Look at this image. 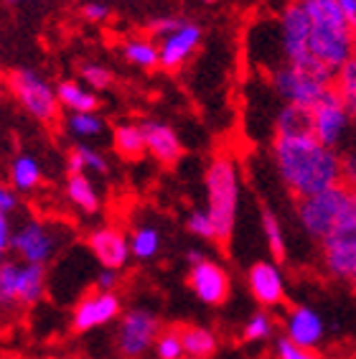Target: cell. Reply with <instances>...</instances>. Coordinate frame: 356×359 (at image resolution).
<instances>
[{
    "instance_id": "6da1fadb",
    "label": "cell",
    "mask_w": 356,
    "mask_h": 359,
    "mask_svg": "<svg viewBox=\"0 0 356 359\" xmlns=\"http://www.w3.org/2000/svg\"><path fill=\"white\" fill-rule=\"evenodd\" d=\"M270 153L275 171L293 199H306L341 184L338 151L323 145L313 135H273Z\"/></svg>"
},
{
    "instance_id": "7a4b0ae2",
    "label": "cell",
    "mask_w": 356,
    "mask_h": 359,
    "mask_svg": "<svg viewBox=\"0 0 356 359\" xmlns=\"http://www.w3.org/2000/svg\"><path fill=\"white\" fill-rule=\"evenodd\" d=\"M310 18V54L331 69H338L356 54V31L346 21L338 0H301Z\"/></svg>"
},
{
    "instance_id": "3957f363",
    "label": "cell",
    "mask_w": 356,
    "mask_h": 359,
    "mask_svg": "<svg viewBox=\"0 0 356 359\" xmlns=\"http://www.w3.org/2000/svg\"><path fill=\"white\" fill-rule=\"evenodd\" d=\"M206 212L217 229V242L226 245L232 240L240 212V168L229 153H217L204 171Z\"/></svg>"
},
{
    "instance_id": "277c9868",
    "label": "cell",
    "mask_w": 356,
    "mask_h": 359,
    "mask_svg": "<svg viewBox=\"0 0 356 359\" xmlns=\"http://www.w3.org/2000/svg\"><path fill=\"white\" fill-rule=\"evenodd\" d=\"M3 79H6V90L11 92V97L31 118L43 125L56 123L62 104L56 97V87L46 82V76L41 72L28 69V67H15V69H8Z\"/></svg>"
},
{
    "instance_id": "5b68a950",
    "label": "cell",
    "mask_w": 356,
    "mask_h": 359,
    "mask_svg": "<svg viewBox=\"0 0 356 359\" xmlns=\"http://www.w3.org/2000/svg\"><path fill=\"white\" fill-rule=\"evenodd\" d=\"M349 187H331L321 194L306 196V199H295V217L298 224L313 242H323L336 227V222L341 217L343 201H346Z\"/></svg>"
},
{
    "instance_id": "8992f818",
    "label": "cell",
    "mask_w": 356,
    "mask_h": 359,
    "mask_svg": "<svg viewBox=\"0 0 356 359\" xmlns=\"http://www.w3.org/2000/svg\"><path fill=\"white\" fill-rule=\"evenodd\" d=\"M160 329V316L145 306H135L120 313V324H117V352L125 359H140L156 346Z\"/></svg>"
},
{
    "instance_id": "52a82bcc",
    "label": "cell",
    "mask_w": 356,
    "mask_h": 359,
    "mask_svg": "<svg viewBox=\"0 0 356 359\" xmlns=\"http://www.w3.org/2000/svg\"><path fill=\"white\" fill-rule=\"evenodd\" d=\"M267 76H270V87L282 102L301 104V107H308V110H313L315 104L334 90L331 82H323V79L298 69L293 64H275Z\"/></svg>"
},
{
    "instance_id": "ba28073f",
    "label": "cell",
    "mask_w": 356,
    "mask_h": 359,
    "mask_svg": "<svg viewBox=\"0 0 356 359\" xmlns=\"http://www.w3.org/2000/svg\"><path fill=\"white\" fill-rule=\"evenodd\" d=\"M11 250L21 263L48 265L62 250V232L43 219H26L18 229H13Z\"/></svg>"
},
{
    "instance_id": "9c48e42d",
    "label": "cell",
    "mask_w": 356,
    "mask_h": 359,
    "mask_svg": "<svg viewBox=\"0 0 356 359\" xmlns=\"http://www.w3.org/2000/svg\"><path fill=\"white\" fill-rule=\"evenodd\" d=\"M310 112H313L315 140H321L323 145H329L334 151H341L343 145L351 140V133L356 130V125L351 120L349 110H346V104H343L341 95L336 92V87Z\"/></svg>"
},
{
    "instance_id": "30bf717a",
    "label": "cell",
    "mask_w": 356,
    "mask_h": 359,
    "mask_svg": "<svg viewBox=\"0 0 356 359\" xmlns=\"http://www.w3.org/2000/svg\"><path fill=\"white\" fill-rule=\"evenodd\" d=\"M310 18L301 0H290L278 15V41H280V64H303L310 56Z\"/></svg>"
},
{
    "instance_id": "8fae6325",
    "label": "cell",
    "mask_w": 356,
    "mask_h": 359,
    "mask_svg": "<svg viewBox=\"0 0 356 359\" xmlns=\"http://www.w3.org/2000/svg\"><path fill=\"white\" fill-rule=\"evenodd\" d=\"M318 245H321L323 270L334 280L349 283L356 265V222H336L331 235Z\"/></svg>"
},
{
    "instance_id": "7c38bea8",
    "label": "cell",
    "mask_w": 356,
    "mask_h": 359,
    "mask_svg": "<svg viewBox=\"0 0 356 359\" xmlns=\"http://www.w3.org/2000/svg\"><path fill=\"white\" fill-rule=\"evenodd\" d=\"M123 313V301L115 290H92L74 306L71 311V329L76 334L95 332L100 326L110 324Z\"/></svg>"
},
{
    "instance_id": "4fadbf2b",
    "label": "cell",
    "mask_w": 356,
    "mask_h": 359,
    "mask_svg": "<svg viewBox=\"0 0 356 359\" xmlns=\"http://www.w3.org/2000/svg\"><path fill=\"white\" fill-rule=\"evenodd\" d=\"M186 285L191 288V293L199 298L201 304L217 309V306H224L226 301H229V293H232V276H229V270L221 263L206 260V263L189 268Z\"/></svg>"
},
{
    "instance_id": "5bb4252c",
    "label": "cell",
    "mask_w": 356,
    "mask_h": 359,
    "mask_svg": "<svg viewBox=\"0 0 356 359\" xmlns=\"http://www.w3.org/2000/svg\"><path fill=\"white\" fill-rule=\"evenodd\" d=\"M247 288L260 309H278L285 304V276L280 263L275 260H257L247 270Z\"/></svg>"
},
{
    "instance_id": "9a60e30c",
    "label": "cell",
    "mask_w": 356,
    "mask_h": 359,
    "mask_svg": "<svg viewBox=\"0 0 356 359\" xmlns=\"http://www.w3.org/2000/svg\"><path fill=\"white\" fill-rule=\"evenodd\" d=\"M87 248L100 263V268H112L123 270L130 263L132 250H130V237L125 235L123 229L112 227H97L87 235Z\"/></svg>"
},
{
    "instance_id": "2e32d148",
    "label": "cell",
    "mask_w": 356,
    "mask_h": 359,
    "mask_svg": "<svg viewBox=\"0 0 356 359\" xmlns=\"http://www.w3.org/2000/svg\"><path fill=\"white\" fill-rule=\"evenodd\" d=\"M201 43V26L191 21H184L173 34L160 39V69L165 72H178L189 59L193 56V51Z\"/></svg>"
},
{
    "instance_id": "e0dca14e",
    "label": "cell",
    "mask_w": 356,
    "mask_h": 359,
    "mask_svg": "<svg viewBox=\"0 0 356 359\" xmlns=\"http://www.w3.org/2000/svg\"><path fill=\"white\" fill-rule=\"evenodd\" d=\"M282 329H285V337H288L290 341H295V344H301V346H308V349H315V346L323 341V337H326L323 316L315 311V309L303 306V304L290 309Z\"/></svg>"
},
{
    "instance_id": "ac0fdd59",
    "label": "cell",
    "mask_w": 356,
    "mask_h": 359,
    "mask_svg": "<svg viewBox=\"0 0 356 359\" xmlns=\"http://www.w3.org/2000/svg\"><path fill=\"white\" fill-rule=\"evenodd\" d=\"M140 125H143L148 156H153L160 166H176L178 161L184 158V143L171 125L160 123V120H145Z\"/></svg>"
},
{
    "instance_id": "d6986e66",
    "label": "cell",
    "mask_w": 356,
    "mask_h": 359,
    "mask_svg": "<svg viewBox=\"0 0 356 359\" xmlns=\"http://www.w3.org/2000/svg\"><path fill=\"white\" fill-rule=\"evenodd\" d=\"M273 128L275 135H282V138L313 135V112L308 107H301V104L282 102V107L273 120Z\"/></svg>"
},
{
    "instance_id": "ffe728a7",
    "label": "cell",
    "mask_w": 356,
    "mask_h": 359,
    "mask_svg": "<svg viewBox=\"0 0 356 359\" xmlns=\"http://www.w3.org/2000/svg\"><path fill=\"white\" fill-rule=\"evenodd\" d=\"M181 334V344H184L186 359H212L219 349V339L212 329L196 324H181L178 326Z\"/></svg>"
},
{
    "instance_id": "44dd1931",
    "label": "cell",
    "mask_w": 356,
    "mask_h": 359,
    "mask_svg": "<svg viewBox=\"0 0 356 359\" xmlns=\"http://www.w3.org/2000/svg\"><path fill=\"white\" fill-rule=\"evenodd\" d=\"M8 181H11V187L18 194L36 191L43 181V171H41L39 158L31 156V153H18V156L11 161V166H8Z\"/></svg>"
},
{
    "instance_id": "7402d4cb",
    "label": "cell",
    "mask_w": 356,
    "mask_h": 359,
    "mask_svg": "<svg viewBox=\"0 0 356 359\" xmlns=\"http://www.w3.org/2000/svg\"><path fill=\"white\" fill-rule=\"evenodd\" d=\"M56 97L67 112H97L100 110V97L97 92H92L89 87H84L82 82L74 79H64L56 87Z\"/></svg>"
},
{
    "instance_id": "603a6c76",
    "label": "cell",
    "mask_w": 356,
    "mask_h": 359,
    "mask_svg": "<svg viewBox=\"0 0 356 359\" xmlns=\"http://www.w3.org/2000/svg\"><path fill=\"white\" fill-rule=\"evenodd\" d=\"M67 199L82 215H97L102 209V199H100V194H97L95 184H92L87 173L67 176Z\"/></svg>"
},
{
    "instance_id": "cb8c5ba5",
    "label": "cell",
    "mask_w": 356,
    "mask_h": 359,
    "mask_svg": "<svg viewBox=\"0 0 356 359\" xmlns=\"http://www.w3.org/2000/svg\"><path fill=\"white\" fill-rule=\"evenodd\" d=\"M112 148L120 158L125 161H137L143 158L148 148H145V135H143V125L135 123H125L117 125L112 130Z\"/></svg>"
},
{
    "instance_id": "d4e9b609",
    "label": "cell",
    "mask_w": 356,
    "mask_h": 359,
    "mask_svg": "<svg viewBox=\"0 0 356 359\" xmlns=\"http://www.w3.org/2000/svg\"><path fill=\"white\" fill-rule=\"evenodd\" d=\"M260 222H262V235H265L267 250L273 255L275 263H285L288 257V245H285V232H282V222L278 219L273 209L262 204L260 207Z\"/></svg>"
},
{
    "instance_id": "484cf974",
    "label": "cell",
    "mask_w": 356,
    "mask_h": 359,
    "mask_svg": "<svg viewBox=\"0 0 356 359\" xmlns=\"http://www.w3.org/2000/svg\"><path fill=\"white\" fill-rule=\"evenodd\" d=\"M18 278H21V263L8 257L6 263L0 265V311H15V309H21Z\"/></svg>"
},
{
    "instance_id": "4316f807",
    "label": "cell",
    "mask_w": 356,
    "mask_h": 359,
    "mask_svg": "<svg viewBox=\"0 0 356 359\" xmlns=\"http://www.w3.org/2000/svg\"><path fill=\"white\" fill-rule=\"evenodd\" d=\"M123 59L140 69H158L160 67V48L148 39H130L123 43Z\"/></svg>"
},
{
    "instance_id": "83f0119b",
    "label": "cell",
    "mask_w": 356,
    "mask_h": 359,
    "mask_svg": "<svg viewBox=\"0 0 356 359\" xmlns=\"http://www.w3.org/2000/svg\"><path fill=\"white\" fill-rule=\"evenodd\" d=\"M160 248H163V237L153 224H140L130 235L132 257H137V260H153L160 252Z\"/></svg>"
},
{
    "instance_id": "f1b7e54d",
    "label": "cell",
    "mask_w": 356,
    "mask_h": 359,
    "mask_svg": "<svg viewBox=\"0 0 356 359\" xmlns=\"http://www.w3.org/2000/svg\"><path fill=\"white\" fill-rule=\"evenodd\" d=\"M334 87H336V92L341 95L343 104H346V110H349L351 120H354V125H356V54L336 69Z\"/></svg>"
},
{
    "instance_id": "f546056e",
    "label": "cell",
    "mask_w": 356,
    "mask_h": 359,
    "mask_svg": "<svg viewBox=\"0 0 356 359\" xmlns=\"http://www.w3.org/2000/svg\"><path fill=\"white\" fill-rule=\"evenodd\" d=\"M67 130L76 140H92L100 138L104 133V120L100 112H69Z\"/></svg>"
},
{
    "instance_id": "4dcf8cb0",
    "label": "cell",
    "mask_w": 356,
    "mask_h": 359,
    "mask_svg": "<svg viewBox=\"0 0 356 359\" xmlns=\"http://www.w3.org/2000/svg\"><path fill=\"white\" fill-rule=\"evenodd\" d=\"M273 329L275 318L270 316L267 309H260V311H254L252 316L247 318L245 329H242V339L245 341H265V339L273 337Z\"/></svg>"
},
{
    "instance_id": "1f68e13d",
    "label": "cell",
    "mask_w": 356,
    "mask_h": 359,
    "mask_svg": "<svg viewBox=\"0 0 356 359\" xmlns=\"http://www.w3.org/2000/svg\"><path fill=\"white\" fill-rule=\"evenodd\" d=\"M79 79H82L84 87H89L92 92H104L110 90L112 82H115V76L107 67L102 64H95V62H87L79 67Z\"/></svg>"
},
{
    "instance_id": "d6a6232c",
    "label": "cell",
    "mask_w": 356,
    "mask_h": 359,
    "mask_svg": "<svg viewBox=\"0 0 356 359\" xmlns=\"http://www.w3.org/2000/svg\"><path fill=\"white\" fill-rule=\"evenodd\" d=\"M156 357L158 359H186L184 344H181V334H178V326L171 329H163L156 339Z\"/></svg>"
},
{
    "instance_id": "836d02e7",
    "label": "cell",
    "mask_w": 356,
    "mask_h": 359,
    "mask_svg": "<svg viewBox=\"0 0 356 359\" xmlns=\"http://www.w3.org/2000/svg\"><path fill=\"white\" fill-rule=\"evenodd\" d=\"M186 229H189L193 237H199V240H204V242H217V229H214V222L206 209H193V212H189V217H186Z\"/></svg>"
},
{
    "instance_id": "e575fe53",
    "label": "cell",
    "mask_w": 356,
    "mask_h": 359,
    "mask_svg": "<svg viewBox=\"0 0 356 359\" xmlns=\"http://www.w3.org/2000/svg\"><path fill=\"white\" fill-rule=\"evenodd\" d=\"M74 151L79 153V158H82L84 171L87 173H102V176L110 173V161L104 158L102 151H97V148H92V145H87V143H76Z\"/></svg>"
},
{
    "instance_id": "d590c367",
    "label": "cell",
    "mask_w": 356,
    "mask_h": 359,
    "mask_svg": "<svg viewBox=\"0 0 356 359\" xmlns=\"http://www.w3.org/2000/svg\"><path fill=\"white\" fill-rule=\"evenodd\" d=\"M338 158H341V184L356 191V140L354 138L338 151Z\"/></svg>"
},
{
    "instance_id": "8d00e7d4",
    "label": "cell",
    "mask_w": 356,
    "mask_h": 359,
    "mask_svg": "<svg viewBox=\"0 0 356 359\" xmlns=\"http://www.w3.org/2000/svg\"><path fill=\"white\" fill-rule=\"evenodd\" d=\"M275 357L278 359H321L318 354H315V349L295 344V341H290L285 334L275 341Z\"/></svg>"
},
{
    "instance_id": "74e56055",
    "label": "cell",
    "mask_w": 356,
    "mask_h": 359,
    "mask_svg": "<svg viewBox=\"0 0 356 359\" xmlns=\"http://www.w3.org/2000/svg\"><path fill=\"white\" fill-rule=\"evenodd\" d=\"M186 18H178V15H163V18H156V21H151V34L156 36V39H163V36L173 34L181 23H184Z\"/></svg>"
},
{
    "instance_id": "f35d334b",
    "label": "cell",
    "mask_w": 356,
    "mask_h": 359,
    "mask_svg": "<svg viewBox=\"0 0 356 359\" xmlns=\"http://www.w3.org/2000/svg\"><path fill=\"white\" fill-rule=\"evenodd\" d=\"M18 191H15L11 184H0V215H13L18 212Z\"/></svg>"
},
{
    "instance_id": "ab89813d",
    "label": "cell",
    "mask_w": 356,
    "mask_h": 359,
    "mask_svg": "<svg viewBox=\"0 0 356 359\" xmlns=\"http://www.w3.org/2000/svg\"><path fill=\"white\" fill-rule=\"evenodd\" d=\"M97 290H115L117 285L123 283V278H120V270H112V268H100L97 273Z\"/></svg>"
},
{
    "instance_id": "60d3db41",
    "label": "cell",
    "mask_w": 356,
    "mask_h": 359,
    "mask_svg": "<svg viewBox=\"0 0 356 359\" xmlns=\"http://www.w3.org/2000/svg\"><path fill=\"white\" fill-rule=\"evenodd\" d=\"M82 15L92 23H102V21H107V18H110V8L104 6V3H84Z\"/></svg>"
},
{
    "instance_id": "b9f144b4",
    "label": "cell",
    "mask_w": 356,
    "mask_h": 359,
    "mask_svg": "<svg viewBox=\"0 0 356 359\" xmlns=\"http://www.w3.org/2000/svg\"><path fill=\"white\" fill-rule=\"evenodd\" d=\"M184 257H186V263H189V268H193V265H201V263H206V260H209L206 250H201V248H189Z\"/></svg>"
},
{
    "instance_id": "7bdbcfd3",
    "label": "cell",
    "mask_w": 356,
    "mask_h": 359,
    "mask_svg": "<svg viewBox=\"0 0 356 359\" xmlns=\"http://www.w3.org/2000/svg\"><path fill=\"white\" fill-rule=\"evenodd\" d=\"M338 6H341L343 15H346V21H349L351 28L356 31V0H338Z\"/></svg>"
},
{
    "instance_id": "ee69618b",
    "label": "cell",
    "mask_w": 356,
    "mask_h": 359,
    "mask_svg": "<svg viewBox=\"0 0 356 359\" xmlns=\"http://www.w3.org/2000/svg\"><path fill=\"white\" fill-rule=\"evenodd\" d=\"M349 285L356 290V265H354V273H351V278H349Z\"/></svg>"
},
{
    "instance_id": "f6af8a7d",
    "label": "cell",
    "mask_w": 356,
    "mask_h": 359,
    "mask_svg": "<svg viewBox=\"0 0 356 359\" xmlns=\"http://www.w3.org/2000/svg\"><path fill=\"white\" fill-rule=\"evenodd\" d=\"M8 3H26V0H8Z\"/></svg>"
},
{
    "instance_id": "bcb514c9",
    "label": "cell",
    "mask_w": 356,
    "mask_h": 359,
    "mask_svg": "<svg viewBox=\"0 0 356 359\" xmlns=\"http://www.w3.org/2000/svg\"><path fill=\"white\" fill-rule=\"evenodd\" d=\"M204 3H217V0H204Z\"/></svg>"
}]
</instances>
